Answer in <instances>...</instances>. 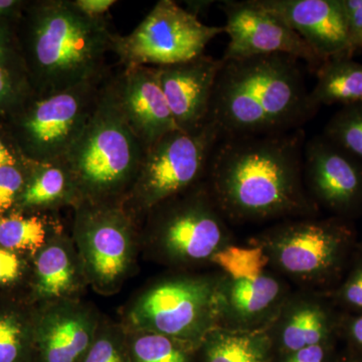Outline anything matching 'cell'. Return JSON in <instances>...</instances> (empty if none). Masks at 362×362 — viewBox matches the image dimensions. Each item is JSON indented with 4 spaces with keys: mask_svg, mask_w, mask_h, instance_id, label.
Segmentation results:
<instances>
[{
    "mask_svg": "<svg viewBox=\"0 0 362 362\" xmlns=\"http://www.w3.org/2000/svg\"><path fill=\"white\" fill-rule=\"evenodd\" d=\"M25 156H20L16 148L0 136V168L6 165H21L30 162Z\"/></svg>",
    "mask_w": 362,
    "mask_h": 362,
    "instance_id": "8d00e7d4",
    "label": "cell"
},
{
    "mask_svg": "<svg viewBox=\"0 0 362 362\" xmlns=\"http://www.w3.org/2000/svg\"><path fill=\"white\" fill-rule=\"evenodd\" d=\"M99 323L96 311L71 298L35 308V362H80Z\"/></svg>",
    "mask_w": 362,
    "mask_h": 362,
    "instance_id": "2e32d148",
    "label": "cell"
},
{
    "mask_svg": "<svg viewBox=\"0 0 362 362\" xmlns=\"http://www.w3.org/2000/svg\"><path fill=\"white\" fill-rule=\"evenodd\" d=\"M141 221L151 255L173 268L211 265L218 252L237 243L206 180L157 204Z\"/></svg>",
    "mask_w": 362,
    "mask_h": 362,
    "instance_id": "8992f818",
    "label": "cell"
},
{
    "mask_svg": "<svg viewBox=\"0 0 362 362\" xmlns=\"http://www.w3.org/2000/svg\"><path fill=\"white\" fill-rule=\"evenodd\" d=\"M21 255L0 247V294L20 284L28 275V264Z\"/></svg>",
    "mask_w": 362,
    "mask_h": 362,
    "instance_id": "1f68e13d",
    "label": "cell"
},
{
    "mask_svg": "<svg viewBox=\"0 0 362 362\" xmlns=\"http://www.w3.org/2000/svg\"><path fill=\"white\" fill-rule=\"evenodd\" d=\"M74 233L85 278L102 292L120 287L134 257L136 221L122 204L80 202Z\"/></svg>",
    "mask_w": 362,
    "mask_h": 362,
    "instance_id": "8fae6325",
    "label": "cell"
},
{
    "mask_svg": "<svg viewBox=\"0 0 362 362\" xmlns=\"http://www.w3.org/2000/svg\"><path fill=\"white\" fill-rule=\"evenodd\" d=\"M328 294L341 313H362V252L358 249L338 284Z\"/></svg>",
    "mask_w": 362,
    "mask_h": 362,
    "instance_id": "83f0119b",
    "label": "cell"
},
{
    "mask_svg": "<svg viewBox=\"0 0 362 362\" xmlns=\"http://www.w3.org/2000/svg\"><path fill=\"white\" fill-rule=\"evenodd\" d=\"M335 340L306 347L292 354H283L284 356L283 362H328Z\"/></svg>",
    "mask_w": 362,
    "mask_h": 362,
    "instance_id": "e575fe53",
    "label": "cell"
},
{
    "mask_svg": "<svg viewBox=\"0 0 362 362\" xmlns=\"http://www.w3.org/2000/svg\"><path fill=\"white\" fill-rule=\"evenodd\" d=\"M197 349L204 362H271L270 338L264 331H232L214 328Z\"/></svg>",
    "mask_w": 362,
    "mask_h": 362,
    "instance_id": "7402d4cb",
    "label": "cell"
},
{
    "mask_svg": "<svg viewBox=\"0 0 362 362\" xmlns=\"http://www.w3.org/2000/svg\"><path fill=\"white\" fill-rule=\"evenodd\" d=\"M338 337L362 352V313H341Z\"/></svg>",
    "mask_w": 362,
    "mask_h": 362,
    "instance_id": "836d02e7",
    "label": "cell"
},
{
    "mask_svg": "<svg viewBox=\"0 0 362 362\" xmlns=\"http://www.w3.org/2000/svg\"><path fill=\"white\" fill-rule=\"evenodd\" d=\"M73 244L58 235L52 237L35 254L32 274V289L35 301L70 299L85 277L80 256Z\"/></svg>",
    "mask_w": 362,
    "mask_h": 362,
    "instance_id": "ffe728a7",
    "label": "cell"
},
{
    "mask_svg": "<svg viewBox=\"0 0 362 362\" xmlns=\"http://www.w3.org/2000/svg\"><path fill=\"white\" fill-rule=\"evenodd\" d=\"M76 204L75 183L65 162L30 161L16 211L42 213Z\"/></svg>",
    "mask_w": 362,
    "mask_h": 362,
    "instance_id": "44dd1931",
    "label": "cell"
},
{
    "mask_svg": "<svg viewBox=\"0 0 362 362\" xmlns=\"http://www.w3.org/2000/svg\"><path fill=\"white\" fill-rule=\"evenodd\" d=\"M226 16L228 42L221 59L288 54L306 62L314 74L324 62L280 16L258 0H226L220 4Z\"/></svg>",
    "mask_w": 362,
    "mask_h": 362,
    "instance_id": "7c38bea8",
    "label": "cell"
},
{
    "mask_svg": "<svg viewBox=\"0 0 362 362\" xmlns=\"http://www.w3.org/2000/svg\"><path fill=\"white\" fill-rule=\"evenodd\" d=\"M18 6V1L14 0H0V16H7Z\"/></svg>",
    "mask_w": 362,
    "mask_h": 362,
    "instance_id": "f35d334b",
    "label": "cell"
},
{
    "mask_svg": "<svg viewBox=\"0 0 362 362\" xmlns=\"http://www.w3.org/2000/svg\"><path fill=\"white\" fill-rule=\"evenodd\" d=\"M113 84L121 111L146 151L178 130L162 90L158 66H122L113 73Z\"/></svg>",
    "mask_w": 362,
    "mask_h": 362,
    "instance_id": "e0dca14e",
    "label": "cell"
},
{
    "mask_svg": "<svg viewBox=\"0 0 362 362\" xmlns=\"http://www.w3.org/2000/svg\"><path fill=\"white\" fill-rule=\"evenodd\" d=\"M13 52L11 35L0 25V108L16 106L32 96L21 90L18 78L11 66Z\"/></svg>",
    "mask_w": 362,
    "mask_h": 362,
    "instance_id": "f546056e",
    "label": "cell"
},
{
    "mask_svg": "<svg viewBox=\"0 0 362 362\" xmlns=\"http://www.w3.org/2000/svg\"><path fill=\"white\" fill-rule=\"evenodd\" d=\"M30 161L21 165H6L0 168V216L16 211L25 187Z\"/></svg>",
    "mask_w": 362,
    "mask_h": 362,
    "instance_id": "4dcf8cb0",
    "label": "cell"
},
{
    "mask_svg": "<svg viewBox=\"0 0 362 362\" xmlns=\"http://www.w3.org/2000/svg\"><path fill=\"white\" fill-rule=\"evenodd\" d=\"M341 312L329 294L294 288L265 330L281 354L338 339Z\"/></svg>",
    "mask_w": 362,
    "mask_h": 362,
    "instance_id": "9a60e30c",
    "label": "cell"
},
{
    "mask_svg": "<svg viewBox=\"0 0 362 362\" xmlns=\"http://www.w3.org/2000/svg\"><path fill=\"white\" fill-rule=\"evenodd\" d=\"M303 178L321 211L352 221L362 216V163L322 134L305 143Z\"/></svg>",
    "mask_w": 362,
    "mask_h": 362,
    "instance_id": "4fadbf2b",
    "label": "cell"
},
{
    "mask_svg": "<svg viewBox=\"0 0 362 362\" xmlns=\"http://www.w3.org/2000/svg\"><path fill=\"white\" fill-rule=\"evenodd\" d=\"M80 362H131L127 334L99 323L94 340Z\"/></svg>",
    "mask_w": 362,
    "mask_h": 362,
    "instance_id": "f1b7e54d",
    "label": "cell"
},
{
    "mask_svg": "<svg viewBox=\"0 0 362 362\" xmlns=\"http://www.w3.org/2000/svg\"><path fill=\"white\" fill-rule=\"evenodd\" d=\"M33 313L32 304L0 294V362H35Z\"/></svg>",
    "mask_w": 362,
    "mask_h": 362,
    "instance_id": "cb8c5ba5",
    "label": "cell"
},
{
    "mask_svg": "<svg viewBox=\"0 0 362 362\" xmlns=\"http://www.w3.org/2000/svg\"><path fill=\"white\" fill-rule=\"evenodd\" d=\"M277 14L324 63L352 58L349 30L339 0H258Z\"/></svg>",
    "mask_w": 362,
    "mask_h": 362,
    "instance_id": "d6986e66",
    "label": "cell"
},
{
    "mask_svg": "<svg viewBox=\"0 0 362 362\" xmlns=\"http://www.w3.org/2000/svg\"><path fill=\"white\" fill-rule=\"evenodd\" d=\"M315 75L316 85L310 90V101L317 110L321 106L335 104H362V64L354 58L329 59Z\"/></svg>",
    "mask_w": 362,
    "mask_h": 362,
    "instance_id": "603a6c76",
    "label": "cell"
},
{
    "mask_svg": "<svg viewBox=\"0 0 362 362\" xmlns=\"http://www.w3.org/2000/svg\"><path fill=\"white\" fill-rule=\"evenodd\" d=\"M347 30H349L350 54L352 58L362 52V0H339Z\"/></svg>",
    "mask_w": 362,
    "mask_h": 362,
    "instance_id": "d6a6232c",
    "label": "cell"
},
{
    "mask_svg": "<svg viewBox=\"0 0 362 362\" xmlns=\"http://www.w3.org/2000/svg\"><path fill=\"white\" fill-rule=\"evenodd\" d=\"M73 4L78 11L93 18H107L112 7L115 6V0H73Z\"/></svg>",
    "mask_w": 362,
    "mask_h": 362,
    "instance_id": "d590c367",
    "label": "cell"
},
{
    "mask_svg": "<svg viewBox=\"0 0 362 362\" xmlns=\"http://www.w3.org/2000/svg\"><path fill=\"white\" fill-rule=\"evenodd\" d=\"M317 112L299 59L270 54L223 62L209 121L221 138L270 135L303 128Z\"/></svg>",
    "mask_w": 362,
    "mask_h": 362,
    "instance_id": "7a4b0ae2",
    "label": "cell"
},
{
    "mask_svg": "<svg viewBox=\"0 0 362 362\" xmlns=\"http://www.w3.org/2000/svg\"><path fill=\"white\" fill-rule=\"evenodd\" d=\"M187 4V11H189L194 16H199V14L204 13L216 1H209V0H192V1H185Z\"/></svg>",
    "mask_w": 362,
    "mask_h": 362,
    "instance_id": "74e56055",
    "label": "cell"
},
{
    "mask_svg": "<svg viewBox=\"0 0 362 362\" xmlns=\"http://www.w3.org/2000/svg\"><path fill=\"white\" fill-rule=\"evenodd\" d=\"M220 271L180 273L145 290L129 313L134 331H148L197 349L216 328V288Z\"/></svg>",
    "mask_w": 362,
    "mask_h": 362,
    "instance_id": "52a82bcc",
    "label": "cell"
},
{
    "mask_svg": "<svg viewBox=\"0 0 362 362\" xmlns=\"http://www.w3.org/2000/svg\"><path fill=\"white\" fill-rule=\"evenodd\" d=\"M111 69L68 89L28 99L18 118V134L26 158L35 162L63 161L78 139L99 101Z\"/></svg>",
    "mask_w": 362,
    "mask_h": 362,
    "instance_id": "9c48e42d",
    "label": "cell"
},
{
    "mask_svg": "<svg viewBox=\"0 0 362 362\" xmlns=\"http://www.w3.org/2000/svg\"><path fill=\"white\" fill-rule=\"evenodd\" d=\"M225 26L207 25L173 0H160L134 30L114 37L112 52L121 66H166L204 54Z\"/></svg>",
    "mask_w": 362,
    "mask_h": 362,
    "instance_id": "30bf717a",
    "label": "cell"
},
{
    "mask_svg": "<svg viewBox=\"0 0 362 362\" xmlns=\"http://www.w3.org/2000/svg\"><path fill=\"white\" fill-rule=\"evenodd\" d=\"M221 138L213 122L187 133L164 136L145 154L134 185L122 206L136 221L160 202L206 180L209 162Z\"/></svg>",
    "mask_w": 362,
    "mask_h": 362,
    "instance_id": "ba28073f",
    "label": "cell"
},
{
    "mask_svg": "<svg viewBox=\"0 0 362 362\" xmlns=\"http://www.w3.org/2000/svg\"><path fill=\"white\" fill-rule=\"evenodd\" d=\"M131 362H189L192 347L148 331H134L128 338Z\"/></svg>",
    "mask_w": 362,
    "mask_h": 362,
    "instance_id": "484cf974",
    "label": "cell"
},
{
    "mask_svg": "<svg viewBox=\"0 0 362 362\" xmlns=\"http://www.w3.org/2000/svg\"><path fill=\"white\" fill-rule=\"evenodd\" d=\"M304 128L221 138L206 181L230 225L319 216L303 178Z\"/></svg>",
    "mask_w": 362,
    "mask_h": 362,
    "instance_id": "6da1fadb",
    "label": "cell"
},
{
    "mask_svg": "<svg viewBox=\"0 0 362 362\" xmlns=\"http://www.w3.org/2000/svg\"><path fill=\"white\" fill-rule=\"evenodd\" d=\"M357 249H358L359 251L362 252V239H359L358 246H357Z\"/></svg>",
    "mask_w": 362,
    "mask_h": 362,
    "instance_id": "ab89813d",
    "label": "cell"
},
{
    "mask_svg": "<svg viewBox=\"0 0 362 362\" xmlns=\"http://www.w3.org/2000/svg\"><path fill=\"white\" fill-rule=\"evenodd\" d=\"M116 33L108 18H93L73 0H44L33 4L28 26V78L33 94L68 89L110 70Z\"/></svg>",
    "mask_w": 362,
    "mask_h": 362,
    "instance_id": "3957f363",
    "label": "cell"
},
{
    "mask_svg": "<svg viewBox=\"0 0 362 362\" xmlns=\"http://www.w3.org/2000/svg\"><path fill=\"white\" fill-rule=\"evenodd\" d=\"M113 73L105 81L89 123L63 160L75 183L76 204H122L146 154L119 106Z\"/></svg>",
    "mask_w": 362,
    "mask_h": 362,
    "instance_id": "277c9868",
    "label": "cell"
},
{
    "mask_svg": "<svg viewBox=\"0 0 362 362\" xmlns=\"http://www.w3.org/2000/svg\"><path fill=\"white\" fill-rule=\"evenodd\" d=\"M358 242L356 221L332 216L277 221L247 240L295 288L326 293L342 278Z\"/></svg>",
    "mask_w": 362,
    "mask_h": 362,
    "instance_id": "5b68a950",
    "label": "cell"
},
{
    "mask_svg": "<svg viewBox=\"0 0 362 362\" xmlns=\"http://www.w3.org/2000/svg\"><path fill=\"white\" fill-rule=\"evenodd\" d=\"M322 135L362 163V104L341 106L326 123Z\"/></svg>",
    "mask_w": 362,
    "mask_h": 362,
    "instance_id": "4316f807",
    "label": "cell"
},
{
    "mask_svg": "<svg viewBox=\"0 0 362 362\" xmlns=\"http://www.w3.org/2000/svg\"><path fill=\"white\" fill-rule=\"evenodd\" d=\"M223 62L204 54L177 65L158 66L162 90L178 130L192 133L209 122L216 78Z\"/></svg>",
    "mask_w": 362,
    "mask_h": 362,
    "instance_id": "ac0fdd59",
    "label": "cell"
},
{
    "mask_svg": "<svg viewBox=\"0 0 362 362\" xmlns=\"http://www.w3.org/2000/svg\"><path fill=\"white\" fill-rule=\"evenodd\" d=\"M57 230L56 221L47 216L13 211L0 216V247L35 255L58 235Z\"/></svg>",
    "mask_w": 362,
    "mask_h": 362,
    "instance_id": "d4e9b609",
    "label": "cell"
},
{
    "mask_svg": "<svg viewBox=\"0 0 362 362\" xmlns=\"http://www.w3.org/2000/svg\"><path fill=\"white\" fill-rule=\"evenodd\" d=\"M294 288L271 266L240 275H226L220 271L216 328L266 330Z\"/></svg>",
    "mask_w": 362,
    "mask_h": 362,
    "instance_id": "5bb4252c",
    "label": "cell"
}]
</instances>
